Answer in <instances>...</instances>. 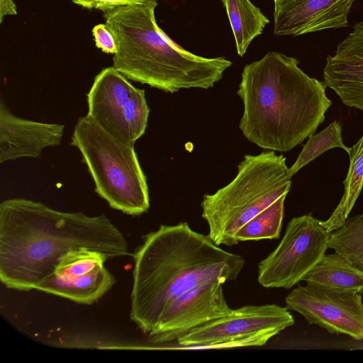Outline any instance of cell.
I'll list each match as a JSON object with an SVG mask.
<instances>
[{"mask_svg": "<svg viewBox=\"0 0 363 363\" xmlns=\"http://www.w3.org/2000/svg\"><path fill=\"white\" fill-rule=\"evenodd\" d=\"M81 247L108 259L129 255L125 236L104 214L62 212L20 198L1 203L0 279L7 288L36 289L62 255Z\"/></svg>", "mask_w": 363, "mask_h": 363, "instance_id": "cell-1", "label": "cell"}, {"mask_svg": "<svg viewBox=\"0 0 363 363\" xmlns=\"http://www.w3.org/2000/svg\"><path fill=\"white\" fill-rule=\"evenodd\" d=\"M133 258L130 317L145 334L174 298L201 283L235 280L245 263L187 222L161 225L143 235Z\"/></svg>", "mask_w": 363, "mask_h": 363, "instance_id": "cell-2", "label": "cell"}, {"mask_svg": "<svg viewBox=\"0 0 363 363\" xmlns=\"http://www.w3.org/2000/svg\"><path fill=\"white\" fill-rule=\"evenodd\" d=\"M298 63L270 51L243 68L237 91L244 107L239 128L264 150H291L315 132L332 105L323 82L310 77Z\"/></svg>", "mask_w": 363, "mask_h": 363, "instance_id": "cell-3", "label": "cell"}, {"mask_svg": "<svg viewBox=\"0 0 363 363\" xmlns=\"http://www.w3.org/2000/svg\"><path fill=\"white\" fill-rule=\"evenodd\" d=\"M156 0L104 11L117 50L113 67L127 79L165 92L213 88L232 62L224 57H205L182 48L157 24Z\"/></svg>", "mask_w": 363, "mask_h": 363, "instance_id": "cell-4", "label": "cell"}, {"mask_svg": "<svg viewBox=\"0 0 363 363\" xmlns=\"http://www.w3.org/2000/svg\"><path fill=\"white\" fill-rule=\"evenodd\" d=\"M289 169L284 155L272 150L245 155L235 177L203 197L201 216L208 225L211 240L218 246L238 244V231L289 193L291 185Z\"/></svg>", "mask_w": 363, "mask_h": 363, "instance_id": "cell-5", "label": "cell"}, {"mask_svg": "<svg viewBox=\"0 0 363 363\" xmlns=\"http://www.w3.org/2000/svg\"><path fill=\"white\" fill-rule=\"evenodd\" d=\"M71 145L80 151L95 191L112 208L130 216L147 211V179L133 146L118 140L89 115L79 118Z\"/></svg>", "mask_w": 363, "mask_h": 363, "instance_id": "cell-6", "label": "cell"}, {"mask_svg": "<svg viewBox=\"0 0 363 363\" xmlns=\"http://www.w3.org/2000/svg\"><path fill=\"white\" fill-rule=\"evenodd\" d=\"M294 324L286 307L247 305L232 309L228 315L186 333L177 341L189 347H259Z\"/></svg>", "mask_w": 363, "mask_h": 363, "instance_id": "cell-7", "label": "cell"}, {"mask_svg": "<svg viewBox=\"0 0 363 363\" xmlns=\"http://www.w3.org/2000/svg\"><path fill=\"white\" fill-rule=\"evenodd\" d=\"M330 233L311 213L293 218L279 244L258 264L259 284L289 289L302 281L329 248Z\"/></svg>", "mask_w": 363, "mask_h": 363, "instance_id": "cell-8", "label": "cell"}, {"mask_svg": "<svg viewBox=\"0 0 363 363\" xmlns=\"http://www.w3.org/2000/svg\"><path fill=\"white\" fill-rule=\"evenodd\" d=\"M87 103V115L123 143L133 146L145 133L150 113L145 90L135 88L113 67L96 76Z\"/></svg>", "mask_w": 363, "mask_h": 363, "instance_id": "cell-9", "label": "cell"}, {"mask_svg": "<svg viewBox=\"0 0 363 363\" xmlns=\"http://www.w3.org/2000/svg\"><path fill=\"white\" fill-rule=\"evenodd\" d=\"M286 308L302 315L331 335L363 339V302L359 292L307 284L293 289L285 298Z\"/></svg>", "mask_w": 363, "mask_h": 363, "instance_id": "cell-10", "label": "cell"}, {"mask_svg": "<svg viewBox=\"0 0 363 363\" xmlns=\"http://www.w3.org/2000/svg\"><path fill=\"white\" fill-rule=\"evenodd\" d=\"M223 284L218 280L201 283L169 302L149 333V340L155 344L173 342L228 315L232 309L224 297Z\"/></svg>", "mask_w": 363, "mask_h": 363, "instance_id": "cell-11", "label": "cell"}, {"mask_svg": "<svg viewBox=\"0 0 363 363\" xmlns=\"http://www.w3.org/2000/svg\"><path fill=\"white\" fill-rule=\"evenodd\" d=\"M355 0H274V34L296 36L348 26Z\"/></svg>", "mask_w": 363, "mask_h": 363, "instance_id": "cell-12", "label": "cell"}, {"mask_svg": "<svg viewBox=\"0 0 363 363\" xmlns=\"http://www.w3.org/2000/svg\"><path fill=\"white\" fill-rule=\"evenodd\" d=\"M323 74L325 86L345 105L363 111V21L327 57Z\"/></svg>", "mask_w": 363, "mask_h": 363, "instance_id": "cell-13", "label": "cell"}, {"mask_svg": "<svg viewBox=\"0 0 363 363\" xmlns=\"http://www.w3.org/2000/svg\"><path fill=\"white\" fill-rule=\"evenodd\" d=\"M64 125L21 118L0 104V162L38 157L48 147L60 145Z\"/></svg>", "mask_w": 363, "mask_h": 363, "instance_id": "cell-14", "label": "cell"}, {"mask_svg": "<svg viewBox=\"0 0 363 363\" xmlns=\"http://www.w3.org/2000/svg\"><path fill=\"white\" fill-rule=\"evenodd\" d=\"M114 283V277L104 265L78 277H59L52 274L35 290L89 305L101 298Z\"/></svg>", "mask_w": 363, "mask_h": 363, "instance_id": "cell-15", "label": "cell"}, {"mask_svg": "<svg viewBox=\"0 0 363 363\" xmlns=\"http://www.w3.org/2000/svg\"><path fill=\"white\" fill-rule=\"evenodd\" d=\"M302 281L337 290L363 292V273L335 252L324 255Z\"/></svg>", "mask_w": 363, "mask_h": 363, "instance_id": "cell-16", "label": "cell"}, {"mask_svg": "<svg viewBox=\"0 0 363 363\" xmlns=\"http://www.w3.org/2000/svg\"><path fill=\"white\" fill-rule=\"evenodd\" d=\"M233 32L237 52L242 57L257 36L259 35L269 19L250 0H222Z\"/></svg>", "mask_w": 363, "mask_h": 363, "instance_id": "cell-17", "label": "cell"}, {"mask_svg": "<svg viewBox=\"0 0 363 363\" xmlns=\"http://www.w3.org/2000/svg\"><path fill=\"white\" fill-rule=\"evenodd\" d=\"M350 167L343 182L344 194L328 219L321 220L328 231L342 227L352 209L363 187V136L350 147Z\"/></svg>", "mask_w": 363, "mask_h": 363, "instance_id": "cell-18", "label": "cell"}, {"mask_svg": "<svg viewBox=\"0 0 363 363\" xmlns=\"http://www.w3.org/2000/svg\"><path fill=\"white\" fill-rule=\"evenodd\" d=\"M328 247L363 273V213L347 218L342 227L330 232Z\"/></svg>", "mask_w": 363, "mask_h": 363, "instance_id": "cell-19", "label": "cell"}, {"mask_svg": "<svg viewBox=\"0 0 363 363\" xmlns=\"http://www.w3.org/2000/svg\"><path fill=\"white\" fill-rule=\"evenodd\" d=\"M286 195H283L245 224L236 233L237 241L278 239L282 227Z\"/></svg>", "mask_w": 363, "mask_h": 363, "instance_id": "cell-20", "label": "cell"}, {"mask_svg": "<svg viewBox=\"0 0 363 363\" xmlns=\"http://www.w3.org/2000/svg\"><path fill=\"white\" fill-rule=\"evenodd\" d=\"M335 147H341L347 153L350 150V147L343 143L341 124L338 121L332 122L320 133L308 137L296 160L289 169L291 177L325 151Z\"/></svg>", "mask_w": 363, "mask_h": 363, "instance_id": "cell-21", "label": "cell"}, {"mask_svg": "<svg viewBox=\"0 0 363 363\" xmlns=\"http://www.w3.org/2000/svg\"><path fill=\"white\" fill-rule=\"evenodd\" d=\"M107 260L100 252L87 247L72 249L59 258L54 274L66 277L82 276L104 266Z\"/></svg>", "mask_w": 363, "mask_h": 363, "instance_id": "cell-22", "label": "cell"}, {"mask_svg": "<svg viewBox=\"0 0 363 363\" xmlns=\"http://www.w3.org/2000/svg\"><path fill=\"white\" fill-rule=\"evenodd\" d=\"M92 33L97 48L106 53H116L117 47L115 38L106 24L95 26Z\"/></svg>", "mask_w": 363, "mask_h": 363, "instance_id": "cell-23", "label": "cell"}, {"mask_svg": "<svg viewBox=\"0 0 363 363\" xmlns=\"http://www.w3.org/2000/svg\"><path fill=\"white\" fill-rule=\"evenodd\" d=\"M74 3L87 9H97L103 11L125 5L140 4L143 0H72Z\"/></svg>", "mask_w": 363, "mask_h": 363, "instance_id": "cell-24", "label": "cell"}, {"mask_svg": "<svg viewBox=\"0 0 363 363\" xmlns=\"http://www.w3.org/2000/svg\"><path fill=\"white\" fill-rule=\"evenodd\" d=\"M16 14V6L13 0H0V23L5 16Z\"/></svg>", "mask_w": 363, "mask_h": 363, "instance_id": "cell-25", "label": "cell"}]
</instances>
